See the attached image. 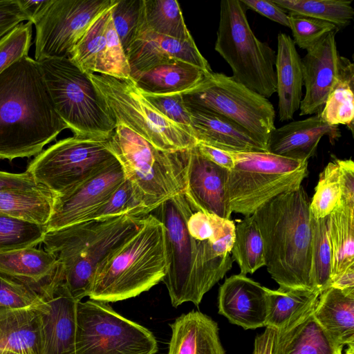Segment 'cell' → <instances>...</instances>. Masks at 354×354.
<instances>
[{"instance_id":"44","label":"cell","mask_w":354,"mask_h":354,"mask_svg":"<svg viewBox=\"0 0 354 354\" xmlns=\"http://www.w3.org/2000/svg\"><path fill=\"white\" fill-rule=\"evenodd\" d=\"M142 8V0H118L111 10L113 26L125 53L136 37Z\"/></svg>"},{"instance_id":"2","label":"cell","mask_w":354,"mask_h":354,"mask_svg":"<svg viewBox=\"0 0 354 354\" xmlns=\"http://www.w3.org/2000/svg\"><path fill=\"white\" fill-rule=\"evenodd\" d=\"M310 200L304 187L281 194L256 211L265 266L279 286L315 290L311 280Z\"/></svg>"},{"instance_id":"21","label":"cell","mask_w":354,"mask_h":354,"mask_svg":"<svg viewBox=\"0 0 354 354\" xmlns=\"http://www.w3.org/2000/svg\"><path fill=\"white\" fill-rule=\"evenodd\" d=\"M227 169L205 158L196 147L190 149L185 193L201 210L230 219L227 192Z\"/></svg>"},{"instance_id":"13","label":"cell","mask_w":354,"mask_h":354,"mask_svg":"<svg viewBox=\"0 0 354 354\" xmlns=\"http://www.w3.org/2000/svg\"><path fill=\"white\" fill-rule=\"evenodd\" d=\"M189 198L187 226L194 262L189 302L198 306L203 296L232 268L236 225L231 219L201 210Z\"/></svg>"},{"instance_id":"4","label":"cell","mask_w":354,"mask_h":354,"mask_svg":"<svg viewBox=\"0 0 354 354\" xmlns=\"http://www.w3.org/2000/svg\"><path fill=\"white\" fill-rule=\"evenodd\" d=\"M167 269L165 228L150 213L138 231L100 263L89 299L109 303L135 297L162 281Z\"/></svg>"},{"instance_id":"28","label":"cell","mask_w":354,"mask_h":354,"mask_svg":"<svg viewBox=\"0 0 354 354\" xmlns=\"http://www.w3.org/2000/svg\"><path fill=\"white\" fill-rule=\"evenodd\" d=\"M314 309L287 330H275L272 354H343L344 347L321 326Z\"/></svg>"},{"instance_id":"31","label":"cell","mask_w":354,"mask_h":354,"mask_svg":"<svg viewBox=\"0 0 354 354\" xmlns=\"http://www.w3.org/2000/svg\"><path fill=\"white\" fill-rule=\"evenodd\" d=\"M57 267V261L50 252L35 247L0 252V274L37 290L52 278Z\"/></svg>"},{"instance_id":"38","label":"cell","mask_w":354,"mask_h":354,"mask_svg":"<svg viewBox=\"0 0 354 354\" xmlns=\"http://www.w3.org/2000/svg\"><path fill=\"white\" fill-rule=\"evenodd\" d=\"M310 225L311 280L314 289L322 292L330 285L332 253L328 239V216L315 219L310 215Z\"/></svg>"},{"instance_id":"37","label":"cell","mask_w":354,"mask_h":354,"mask_svg":"<svg viewBox=\"0 0 354 354\" xmlns=\"http://www.w3.org/2000/svg\"><path fill=\"white\" fill-rule=\"evenodd\" d=\"M287 11L334 24L338 30L346 28L354 17L351 1L272 0Z\"/></svg>"},{"instance_id":"46","label":"cell","mask_w":354,"mask_h":354,"mask_svg":"<svg viewBox=\"0 0 354 354\" xmlns=\"http://www.w3.org/2000/svg\"><path fill=\"white\" fill-rule=\"evenodd\" d=\"M32 23L17 25L0 39V73L28 53L31 45Z\"/></svg>"},{"instance_id":"11","label":"cell","mask_w":354,"mask_h":354,"mask_svg":"<svg viewBox=\"0 0 354 354\" xmlns=\"http://www.w3.org/2000/svg\"><path fill=\"white\" fill-rule=\"evenodd\" d=\"M182 96L187 108L227 118L266 146L275 128V110L268 98L223 73H210Z\"/></svg>"},{"instance_id":"42","label":"cell","mask_w":354,"mask_h":354,"mask_svg":"<svg viewBox=\"0 0 354 354\" xmlns=\"http://www.w3.org/2000/svg\"><path fill=\"white\" fill-rule=\"evenodd\" d=\"M121 215L136 217L147 216L135 196L131 183L126 178L91 216L89 220Z\"/></svg>"},{"instance_id":"14","label":"cell","mask_w":354,"mask_h":354,"mask_svg":"<svg viewBox=\"0 0 354 354\" xmlns=\"http://www.w3.org/2000/svg\"><path fill=\"white\" fill-rule=\"evenodd\" d=\"M118 0H50L34 23L35 60L70 58L94 21Z\"/></svg>"},{"instance_id":"29","label":"cell","mask_w":354,"mask_h":354,"mask_svg":"<svg viewBox=\"0 0 354 354\" xmlns=\"http://www.w3.org/2000/svg\"><path fill=\"white\" fill-rule=\"evenodd\" d=\"M209 73L189 63L174 60L131 75L143 93L174 94L186 92Z\"/></svg>"},{"instance_id":"3","label":"cell","mask_w":354,"mask_h":354,"mask_svg":"<svg viewBox=\"0 0 354 354\" xmlns=\"http://www.w3.org/2000/svg\"><path fill=\"white\" fill-rule=\"evenodd\" d=\"M144 218L121 215L92 219L45 234V250L56 259L64 283L77 302L88 297L100 263L138 231Z\"/></svg>"},{"instance_id":"50","label":"cell","mask_w":354,"mask_h":354,"mask_svg":"<svg viewBox=\"0 0 354 354\" xmlns=\"http://www.w3.org/2000/svg\"><path fill=\"white\" fill-rule=\"evenodd\" d=\"M342 204L354 206V162L352 159H338Z\"/></svg>"},{"instance_id":"40","label":"cell","mask_w":354,"mask_h":354,"mask_svg":"<svg viewBox=\"0 0 354 354\" xmlns=\"http://www.w3.org/2000/svg\"><path fill=\"white\" fill-rule=\"evenodd\" d=\"M342 204L337 158L329 162L320 173L315 193L309 203L310 215L315 219L328 216Z\"/></svg>"},{"instance_id":"58","label":"cell","mask_w":354,"mask_h":354,"mask_svg":"<svg viewBox=\"0 0 354 354\" xmlns=\"http://www.w3.org/2000/svg\"><path fill=\"white\" fill-rule=\"evenodd\" d=\"M0 354H21V353L13 352V351H3V352L0 353Z\"/></svg>"},{"instance_id":"6","label":"cell","mask_w":354,"mask_h":354,"mask_svg":"<svg viewBox=\"0 0 354 354\" xmlns=\"http://www.w3.org/2000/svg\"><path fill=\"white\" fill-rule=\"evenodd\" d=\"M227 192L232 212L249 216L285 192L299 187L308 175V160L269 151L230 152Z\"/></svg>"},{"instance_id":"10","label":"cell","mask_w":354,"mask_h":354,"mask_svg":"<svg viewBox=\"0 0 354 354\" xmlns=\"http://www.w3.org/2000/svg\"><path fill=\"white\" fill-rule=\"evenodd\" d=\"M117 160L109 138L74 135L42 151L26 171L38 185L60 196Z\"/></svg>"},{"instance_id":"8","label":"cell","mask_w":354,"mask_h":354,"mask_svg":"<svg viewBox=\"0 0 354 354\" xmlns=\"http://www.w3.org/2000/svg\"><path fill=\"white\" fill-rule=\"evenodd\" d=\"M37 62L57 113L74 135L109 138L115 123L88 74L67 57Z\"/></svg>"},{"instance_id":"24","label":"cell","mask_w":354,"mask_h":354,"mask_svg":"<svg viewBox=\"0 0 354 354\" xmlns=\"http://www.w3.org/2000/svg\"><path fill=\"white\" fill-rule=\"evenodd\" d=\"M278 116L281 122L293 118L302 100L301 58L292 39L285 33L277 36L275 61Z\"/></svg>"},{"instance_id":"39","label":"cell","mask_w":354,"mask_h":354,"mask_svg":"<svg viewBox=\"0 0 354 354\" xmlns=\"http://www.w3.org/2000/svg\"><path fill=\"white\" fill-rule=\"evenodd\" d=\"M354 73H343L330 91L319 113L322 119L330 125H346L353 133L354 118Z\"/></svg>"},{"instance_id":"19","label":"cell","mask_w":354,"mask_h":354,"mask_svg":"<svg viewBox=\"0 0 354 354\" xmlns=\"http://www.w3.org/2000/svg\"><path fill=\"white\" fill-rule=\"evenodd\" d=\"M131 77L156 66L180 60L205 72L211 67L198 50L193 39L180 40L156 33L140 24L136 38L126 51Z\"/></svg>"},{"instance_id":"27","label":"cell","mask_w":354,"mask_h":354,"mask_svg":"<svg viewBox=\"0 0 354 354\" xmlns=\"http://www.w3.org/2000/svg\"><path fill=\"white\" fill-rule=\"evenodd\" d=\"M314 316L337 344L344 347L354 343V288L330 287L322 292Z\"/></svg>"},{"instance_id":"23","label":"cell","mask_w":354,"mask_h":354,"mask_svg":"<svg viewBox=\"0 0 354 354\" xmlns=\"http://www.w3.org/2000/svg\"><path fill=\"white\" fill-rule=\"evenodd\" d=\"M187 109L193 136L197 142L228 152L268 151L265 145L227 118L205 110Z\"/></svg>"},{"instance_id":"1","label":"cell","mask_w":354,"mask_h":354,"mask_svg":"<svg viewBox=\"0 0 354 354\" xmlns=\"http://www.w3.org/2000/svg\"><path fill=\"white\" fill-rule=\"evenodd\" d=\"M66 129L35 59L24 56L0 73V159L36 156Z\"/></svg>"},{"instance_id":"48","label":"cell","mask_w":354,"mask_h":354,"mask_svg":"<svg viewBox=\"0 0 354 354\" xmlns=\"http://www.w3.org/2000/svg\"><path fill=\"white\" fill-rule=\"evenodd\" d=\"M142 94L161 114L194 136L190 113L185 104L182 93Z\"/></svg>"},{"instance_id":"7","label":"cell","mask_w":354,"mask_h":354,"mask_svg":"<svg viewBox=\"0 0 354 354\" xmlns=\"http://www.w3.org/2000/svg\"><path fill=\"white\" fill-rule=\"evenodd\" d=\"M241 0H223L215 50L229 64L232 77L268 98L277 92L276 53L252 32Z\"/></svg>"},{"instance_id":"35","label":"cell","mask_w":354,"mask_h":354,"mask_svg":"<svg viewBox=\"0 0 354 354\" xmlns=\"http://www.w3.org/2000/svg\"><path fill=\"white\" fill-rule=\"evenodd\" d=\"M231 254L240 268V274H253L265 266L262 236L252 216L245 218L235 225Z\"/></svg>"},{"instance_id":"36","label":"cell","mask_w":354,"mask_h":354,"mask_svg":"<svg viewBox=\"0 0 354 354\" xmlns=\"http://www.w3.org/2000/svg\"><path fill=\"white\" fill-rule=\"evenodd\" d=\"M112 8L102 13L94 21L76 44L70 57V59L86 73L104 74L106 50L105 26Z\"/></svg>"},{"instance_id":"54","label":"cell","mask_w":354,"mask_h":354,"mask_svg":"<svg viewBox=\"0 0 354 354\" xmlns=\"http://www.w3.org/2000/svg\"><path fill=\"white\" fill-rule=\"evenodd\" d=\"M274 336L275 329L266 327L264 332L254 339L252 354H272Z\"/></svg>"},{"instance_id":"56","label":"cell","mask_w":354,"mask_h":354,"mask_svg":"<svg viewBox=\"0 0 354 354\" xmlns=\"http://www.w3.org/2000/svg\"><path fill=\"white\" fill-rule=\"evenodd\" d=\"M330 287L341 290L354 288V266H351L332 282Z\"/></svg>"},{"instance_id":"18","label":"cell","mask_w":354,"mask_h":354,"mask_svg":"<svg viewBox=\"0 0 354 354\" xmlns=\"http://www.w3.org/2000/svg\"><path fill=\"white\" fill-rule=\"evenodd\" d=\"M37 291L46 302L41 311L43 354H76L77 302L69 293L57 268Z\"/></svg>"},{"instance_id":"5","label":"cell","mask_w":354,"mask_h":354,"mask_svg":"<svg viewBox=\"0 0 354 354\" xmlns=\"http://www.w3.org/2000/svg\"><path fill=\"white\" fill-rule=\"evenodd\" d=\"M109 145L147 214L187 185L190 149H159L124 124H117Z\"/></svg>"},{"instance_id":"51","label":"cell","mask_w":354,"mask_h":354,"mask_svg":"<svg viewBox=\"0 0 354 354\" xmlns=\"http://www.w3.org/2000/svg\"><path fill=\"white\" fill-rule=\"evenodd\" d=\"M247 8H250L269 19L290 28L288 13L270 1L241 0Z\"/></svg>"},{"instance_id":"30","label":"cell","mask_w":354,"mask_h":354,"mask_svg":"<svg viewBox=\"0 0 354 354\" xmlns=\"http://www.w3.org/2000/svg\"><path fill=\"white\" fill-rule=\"evenodd\" d=\"M320 294L317 290L306 288H266V327H272L277 333L287 330L315 308Z\"/></svg>"},{"instance_id":"41","label":"cell","mask_w":354,"mask_h":354,"mask_svg":"<svg viewBox=\"0 0 354 354\" xmlns=\"http://www.w3.org/2000/svg\"><path fill=\"white\" fill-rule=\"evenodd\" d=\"M46 233L45 226L0 214V252L35 247Z\"/></svg>"},{"instance_id":"47","label":"cell","mask_w":354,"mask_h":354,"mask_svg":"<svg viewBox=\"0 0 354 354\" xmlns=\"http://www.w3.org/2000/svg\"><path fill=\"white\" fill-rule=\"evenodd\" d=\"M105 38L104 75L119 79H130L131 69L127 57L114 28L111 12L105 26Z\"/></svg>"},{"instance_id":"16","label":"cell","mask_w":354,"mask_h":354,"mask_svg":"<svg viewBox=\"0 0 354 354\" xmlns=\"http://www.w3.org/2000/svg\"><path fill=\"white\" fill-rule=\"evenodd\" d=\"M125 179L117 160L64 194L55 196L46 232L89 220Z\"/></svg>"},{"instance_id":"34","label":"cell","mask_w":354,"mask_h":354,"mask_svg":"<svg viewBox=\"0 0 354 354\" xmlns=\"http://www.w3.org/2000/svg\"><path fill=\"white\" fill-rule=\"evenodd\" d=\"M140 24L159 35L180 40L193 39L176 0H142Z\"/></svg>"},{"instance_id":"45","label":"cell","mask_w":354,"mask_h":354,"mask_svg":"<svg viewBox=\"0 0 354 354\" xmlns=\"http://www.w3.org/2000/svg\"><path fill=\"white\" fill-rule=\"evenodd\" d=\"M293 41L300 48L308 50L326 35L338 31L333 24L295 13H288Z\"/></svg>"},{"instance_id":"57","label":"cell","mask_w":354,"mask_h":354,"mask_svg":"<svg viewBox=\"0 0 354 354\" xmlns=\"http://www.w3.org/2000/svg\"><path fill=\"white\" fill-rule=\"evenodd\" d=\"M344 354H354V343L346 346Z\"/></svg>"},{"instance_id":"43","label":"cell","mask_w":354,"mask_h":354,"mask_svg":"<svg viewBox=\"0 0 354 354\" xmlns=\"http://www.w3.org/2000/svg\"><path fill=\"white\" fill-rule=\"evenodd\" d=\"M45 304L35 288L0 274V308L24 309L42 307Z\"/></svg>"},{"instance_id":"25","label":"cell","mask_w":354,"mask_h":354,"mask_svg":"<svg viewBox=\"0 0 354 354\" xmlns=\"http://www.w3.org/2000/svg\"><path fill=\"white\" fill-rule=\"evenodd\" d=\"M170 326L168 354H225L217 323L203 313L182 314Z\"/></svg>"},{"instance_id":"32","label":"cell","mask_w":354,"mask_h":354,"mask_svg":"<svg viewBox=\"0 0 354 354\" xmlns=\"http://www.w3.org/2000/svg\"><path fill=\"white\" fill-rule=\"evenodd\" d=\"M55 196L44 187L0 191V214L45 226L52 214Z\"/></svg>"},{"instance_id":"17","label":"cell","mask_w":354,"mask_h":354,"mask_svg":"<svg viewBox=\"0 0 354 354\" xmlns=\"http://www.w3.org/2000/svg\"><path fill=\"white\" fill-rule=\"evenodd\" d=\"M333 31L301 58L303 86L306 93L299 106V115L319 114L327 97L344 70L351 64L340 56Z\"/></svg>"},{"instance_id":"26","label":"cell","mask_w":354,"mask_h":354,"mask_svg":"<svg viewBox=\"0 0 354 354\" xmlns=\"http://www.w3.org/2000/svg\"><path fill=\"white\" fill-rule=\"evenodd\" d=\"M46 304L24 309L0 308V353L43 354L41 311Z\"/></svg>"},{"instance_id":"12","label":"cell","mask_w":354,"mask_h":354,"mask_svg":"<svg viewBox=\"0 0 354 354\" xmlns=\"http://www.w3.org/2000/svg\"><path fill=\"white\" fill-rule=\"evenodd\" d=\"M158 350L152 332L107 303L93 299L77 302L76 354H156Z\"/></svg>"},{"instance_id":"52","label":"cell","mask_w":354,"mask_h":354,"mask_svg":"<svg viewBox=\"0 0 354 354\" xmlns=\"http://www.w3.org/2000/svg\"><path fill=\"white\" fill-rule=\"evenodd\" d=\"M43 187L38 185L28 172L10 173L0 171V191L10 189H34Z\"/></svg>"},{"instance_id":"9","label":"cell","mask_w":354,"mask_h":354,"mask_svg":"<svg viewBox=\"0 0 354 354\" xmlns=\"http://www.w3.org/2000/svg\"><path fill=\"white\" fill-rule=\"evenodd\" d=\"M87 74L115 126L124 124L163 151H183L196 145L195 138L161 114L131 78Z\"/></svg>"},{"instance_id":"15","label":"cell","mask_w":354,"mask_h":354,"mask_svg":"<svg viewBox=\"0 0 354 354\" xmlns=\"http://www.w3.org/2000/svg\"><path fill=\"white\" fill-rule=\"evenodd\" d=\"M190 202L184 192L166 201L151 214L165 228L167 269L162 279L171 305L176 308L189 302L193 272V246L187 220Z\"/></svg>"},{"instance_id":"55","label":"cell","mask_w":354,"mask_h":354,"mask_svg":"<svg viewBox=\"0 0 354 354\" xmlns=\"http://www.w3.org/2000/svg\"><path fill=\"white\" fill-rule=\"evenodd\" d=\"M19 5L28 19V21L32 23L39 17L50 0L32 1V0H17Z\"/></svg>"},{"instance_id":"53","label":"cell","mask_w":354,"mask_h":354,"mask_svg":"<svg viewBox=\"0 0 354 354\" xmlns=\"http://www.w3.org/2000/svg\"><path fill=\"white\" fill-rule=\"evenodd\" d=\"M196 147L201 155L213 163L227 170L233 168L234 159L230 152L199 142Z\"/></svg>"},{"instance_id":"49","label":"cell","mask_w":354,"mask_h":354,"mask_svg":"<svg viewBox=\"0 0 354 354\" xmlns=\"http://www.w3.org/2000/svg\"><path fill=\"white\" fill-rule=\"evenodd\" d=\"M24 21L28 19L17 0L0 1V39Z\"/></svg>"},{"instance_id":"20","label":"cell","mask_w":354,"mask_h":354,"mask_svg":"<svg viewBox=\"0 0 354 354\" xmlns=\"http://www.w3.org/2000/svg\"><path fill=\"white\" fill-rule=\"evenodd\" d=\"M218 313L244 328L266 327V287L242 274L227 278L220 286Z\"/></svg>"},{"instance_id":"33","label":"cell","mask_w":354,"mask_h":354,"mask_svg":"<svg viewBox=\"0 0 354 354\" xmlns=\"http://www.w3.org/2000/svg\"><path fill=\"white\" fill-rule=\"evenodd\" d=\"M328 239L332 253L331 284L354 266V206L341 204L328 216Z\"/></svg>"},{"instance_id":"22","label":"cell","mask_w":354,"mask_h":354,"mask_svg":"<svg viewBox=\"0 0 354 354\" xmlns=\"http://www.w3.org/2000/svg\"><path fill=\"white\" fill-rule=\"evenodd\" d=\"M331 144L341 137L338 126L324 122L319 114L274 128L267 141V151L287 158L308 160L316 153L324 136Z\"/></svg>"}]
</instances>
